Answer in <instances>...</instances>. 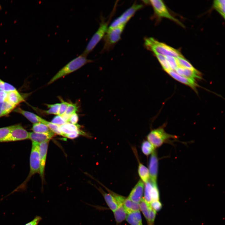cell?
<instances>
[{
  "label": "cell",
  "instance_id": "30bf717a",
  "mask_svg": "<svg viewBox=\"0 0 225 225\" xmlns=\"http://www.w3.org/2000/svg\"><path fill=\"white\" fill-rule=\"evenodd\" d=\"M144 188L145 201L149 203L151 202L159 200V193L157 182L150 180L145 183Z\"/></svg>",
  "mask_w": 225,
  "mask_h": 225
},
{
  "label": "cell",
  "instance_id": "e575fe53",
  "mask_svg": "<svg viewBox=\"0 0 225 225\" xmlns=\"http://www.w3.org/2000/svg\"><path fill=\"white\" fill-rule=\"evenodd\" d=\"M60 100L61 102L60 104L58 115L61 116L65 113L69 103L64 101L62 99Z\"/></svg>",
  "mask_w": 225,
  "mask_h": 225
},
{
  "label": "cell",
  "instance_id": "d6986e66",
  "mask_svg": "<svg viewBox=\"0 0 225 225\" xmlns=\"http://www.w3.org/2000/svg\"><path fill=\"white\" fill-rule=\"evenodd\" d=\"M6 101L16 107L20 103L24 101L22 96L17 90L7 92Z\"/></svg>",
  "mask_w": 225,
  "mask_h": 225
},
{
  "label": "cell",
  "instance_id": "7bdbcfd3",
  "mask_svg": "<svg viewBox=\"0 0 225 225\" xmlns=\"http://www.w3.org/2000/svg\"><path fill=\"white\" fill-rule=\"evenodd\" d=\"M80 134L77 133L64 134L63 136L70 139H74L77 138Z\"/></svg>",
  "mask_w": 225,
  "mask_h": 225
},
{
  "label": "cell",
  "instance_id": "ffe728a7",
  "mask_svg": "<svg viewBox=\"0 0 225 225\" xmlns=\"http://www.w3.org/2000/svg\"><path fill=\"white\" fill-rule=\"evenodd\" d=\"M15 111L23 115L33 124L42 123L43 118L33 113L24 110L20 108H16Z\"/></svg>",
  "mask_w": 225,
  "mask_h": 225
},
{
  "label": "cell",
  "instance_id": "cb8c5ba5",
  "mask_svg": "<svg viewBox=\"0 0 225 225\" xmlns=\"http://www.w3.org/2000/svg\"><path fill=\"white\" fill-rule=\"evenodd\" d=\"M140 209L142 211L147 221L148 225H150L149 208L150 205L142 198L139 203Z\"/></svg>",
  "mask_w": 225,
  "mask_h": 225
},
{
  "label": "cell",
  "instance_id": "44dd1931",
  "mask_svg": "<svg viewBox=\"0 0 225 225\" xmlns=\"http://www.w3.org/2000/svg\"><path fill=\"white\" fill-rule=\"evenodd\" d=\"M123 206L127 214L139 211L140 209L139 203L134 202L128 198L125 199Z\"/></svg>",
  "mask_w": 225,
  "mask_h": 225
},
{
  "label": "cell",
  "instance_id": "f35d334b",
  "mask_svg": "<svg viewBox=\"0 0 225 225\" xmlns=\"http://www.w3.org/2000/svg\"><path fill=\"white\" fill-rule=\"evenodd\" d=\"M78 121V115L75 113L71 115L68 122L74 124H77Z\"/></svg>",
  "mask_w": 225,
  "mask_h": 225
},
{
  "label": "cell",
  "instance_id": "9c48e42d",
  "mask_svg": "<svg viewBox=\"0 0 225 225\" xmlns=\"http://www.w3.org/2000/svg\"><path fill=\"white\" fill-rule=\"evenodd\" d=\"M29 132L21 125H15V127L1 142L23 140L29 139Z\"/></svg>",
  "mask_w": 225,
  "mask_h": 225
},
{
  "label": "cell",
  "instance_id": "1f68e13d",
  "mask_svg": "<svg viewBox=\"0 0 225 225\" xmlns=\"http://www.w3.org/2000/svg\"><path fill=\"white\" fill-rule=\"evenodd\" d=\"M60 103H57L52 104H47L46 105L49 109L44 111V113L48 114H53L58 115Z\"/></svg>",
  "mask_w": 225,
  "mask_h": 225
},
{
  "label": "cell",
  "instance_id": "ab89813d",
  "mask_svg": "<svg viewBox=\"0 0 225 225\" xmlns=\"http://www.w3.org/2000/svg\"><path fill=\"white\" fill-rule=\"evenodd\" d=\"M42 219V218L40 216H37L32 220L25 225H38Z\"/></svg>",
  "mask_w": 225,
  "mask_h": 225
},
{
  "label": "cell",
  "instance_id": "277c9868",
  "mask_svg": "<svg viewBox=\"0 0 225 225\" xmlns=\"http://www.w3.org/2000/svg\"><path fill=\"white\" fill-rule=\"evenodd\" d=\"M147 4L151 5L152 7L155 14L158 18H166L175 22L180 25H184L179 20L173 17L168 10L163 2L161 0L143 1Z\"/></svg>",
  "mask_w": 225,
  "mask_h": 225
},
{
  "label": "cell",
  "instance_id": "603a6c76",
  "mask_svg": "<svg viewBox=\"0 0 225 225\" xmlns=\"http://www.w3.org/2000/svg\"><path fill=\"white\" fill-rule=\"evenodd\" d=\"M115 221L117 223H120L124 221L127 216L126 213L123 205L119 206L114 212Z\"/></svg>",
  "mask_w": 225,
  "mask_h": 225
},
{
  "label": "cell",
  "instance_id": "52a82bcc",
  "mask_svg": "<svg viewBox=\"0 0 225 225\" xmlns=\"http://www.w3.org/2000/svg\"><path fill=\"white\" fill-rule=\"evenodd\" d=\"M126 24H122L110 30H108L104 38L103 50H108L120 39Z\"/></svg>",
  "mask_w": 225,
  "mask_h": 225
},
{
  "label": "cell",
  "instance_id": "4dcf8cb0",
  "mask_svg": "<svg viewBox=\"0 0 225 225\" xmlns=\"http://www.w3.org/2000/svg\"><path fill=\"white\" fill-rule=\"evenodd\" d=\"M154 54L160 63L163 70L167 72L171 70L165 56L156 53H154Z\"/></svg>",
  "mask_w": 225,
  "mask_h": 225
},
{
  "label": "cell",
  "instance_id": "f546056e",
  "mask_svg": "<svg viewBox=\"0 0 225 225\" xmlns=\"http://www.w3.org/2000/svg\"><path fill=\"white\" fill-rule=\"evenodd\" d=\"M16 107L7 101H5L1 104V110L3 116L8 115Z\"/></svg>",
  "mask_w": 225,
  "mask_h": 225
},
{
  "label": "cell",
  "instance_id": "ba28073f",
  "mask_svg": "<svg viewBox=\"0 0 225 225\" xmlns=\"http://www.w3.org/2000/svg\"><path fill=\"white\" fill-rule=\"evenodd\" d=\"M143 7L142 4L134 3L111 24L108 30H110L122 24H126L136 12Z\"/></svg>",
  "mask_w": 225,
  "mask_h": 225
},
{
  "label": "cell",
  "instance_id": "d4e9b609",
  "mask_svg": "<svg viewBox=\"0 0 225 225\" xmlns=\"http://www.w3.org/2000/svg\"><path fill=\"white\" fill-rule=\"evenodd\" d=\"M141 148L142 153L144 155L148 156L155 151V148L148 140H145L141 144Z\"/></svg>",
  "mask_w": 225,
  "mask_h": 225
},
{
  "label": "cell",
  "instance_id": "d6a6232c",
  "mask_svg": "<svg viewBox=\"0 0 225 225\" xmlns=\"http://www.w3.org/2000/svg\"><path fill=\"white\" fill-rule=\"evenodd\" d=\"M165 57L171 70L175 71L176 68L178 67L176 58L171 56Z\"/></svg>",
  "mask_w": 225,
  "mask_h": 225
},
{
  "label": "cell",
  "instance_id": "ac0fdd59",
  "mask_svg": "<svg viewBox=\"0 0 225 225\" xmlns=\"http://www.w3.org/2000/svg\"><path fill=\"white\" fill-rule=\"evenodd\" d=\"M97 189L103 196L105 201L110 210L114 212L118 207V204L114 197L109 193L105 192L100 187Z\"/></svg>",
  "mask_w": 225,
  "mask_h": 225
},
{
  "label": "cell",
  "instance_id": "7c38bea8",
  "mask_svg": "<svg viewBox=\"0 0 225 225\" xmlns=\"http://www.w3.org/2000/svg\"><path fill=\"white\" fill-rule=\"evenodd\" d=\"M148 169L150 180L153 182H157L158 171V160L156 150L151 154L150 157Z\"/></svg>",
  "mask_w": 225,
  "mask_h": 225
},
{
  "label": "cell",
  "instance_id": "3957f363",
  "mask_svg": "<svg viewBox=\"0 0 225 225\" xmlns=\"http://www.w3.org/2000/svg\"><path fill=\"white\" fill-rule=\"evenodd\" d=\"M165 125L151 130L147 136V140L155 148L170 142L171 139H176L178 137L167 133L164 130Z\"/></svg>",
  "mask_w": 225,
  "mask_h": 225
},
{
  "label": "cell",
  "instance_id": "f6af8a7d",
  "mask_svg": "<svg viewBox=\"0 0 225 225\" xmlns=\"http://www.w3.org/2000/svg\"><path fill=\"white\" fill-rule=\"evenodd\" d=\"M1 8V6H0V9Z\"/></svg>",
  "mask_w": 225,
  "mask_h": 225
},
{
  "label": "cell",
  "instance_id": "8fae6325",
  "mask_svg": "<svg viewBox=\"0 0 225 225\" xmlns=\"http://www.w3.org/2000/svg\"><path fill=\"white\" fill-rule=\"evenodd\" d=\"M45 142L41 143L39 144V154L40 162V176L41 178L42 185L44 180V171L46 160L47 156L49 142Z\"/></svg>",
  "mask_w": 225,
  "mask_h": 225
},
{
  "label": "cell",
  "instance_id": "7a4b0ae2",
  "mask_svg": "<svg viewBox=\"0 0 225 225\" xmlns=\"http://www.w3.org/2000/svg\"><path fill=\"white\" fill-rule=\"evenodd\" d=\"M92 60L87 58V57L82 54L72 60L62 68L51 79L48 84H50L57 80L72 72L86 64L92 62Z\"/></svg>",
  "mask_w": 225,
  "mask_h": 225
},
{
  "label": "cell",
  "instance_id": "d590c367",
  "mask_svg": "<svg viewBox=\"0 0 225 225\" xmlns=\"http://www.w3.org/2000/svg\"><path fill=\"white\" fill-rule=\"evenodd\" d=\"M78 109L77 105L76 104L69 103L65 113L71 115L76 113L78 110Z\"/></svg>",
  "mask_w": 225,
  "mask_h": 225
},
{
  "label": "cell",
  "instance_id": "b9f144b4",
  "mask_svg": "<svg viewBox=\"0 0 225 225\" xmlns=\"http://www.w3.org/2000/svg\"><path fill=\"white\" fill-rule=\"evenodd\" d=\"M7 95V92L3 91H0V103H2L6 100Z\"/></svg>",
  "mask_w": 225,
  "mask_h": 225
},
{
  "label": "cell",
  "instance_id": "4fadbf2b",
  "mask_svg": "<svg viewBox=\"0 0 225 225\" xmlns=\"http://www.w3.org/2000/svg\"><path fill=\"white\" fill-rule=\"evenodd\" d=\"M144 187V182L139 180L131 191L128 198L134 202L139 203L142 198Z\"/></svg>",
  "mask_w": 225,
  "mask_h": 225
},
{
  "label": "cell",
  "instance_id": "2e32d148",
  "mask_svg": "<svg viewBox=\"0 0 225 225\" xmlns=\"http://www.w3.org/2000/svg\"><path fill=\"white\" fill-rule=\"evenodd\" d=\"M175 71L181 76L195 80L202 78L201 73L196 69L192 70L178 67Z\"/></svg>",
  "mask_w": 225,
  "mask_h": 225
},
{
  "label": "cell",
  "instance_id": "e0dca14e",
  "mask_svg": "<svg viewBox=\"0 0 225 225\" xmlns=\"http://www.w3.org/2000/svg\"><path fill=\"white\" fill-rule=\"evenodd\" d=\"M132 149L133 152L138 162V173L140 178V180L144 183H146L150 179V176L148 168L143 164L139 160L137 155L136 149L134 148Z\"/></svg>",
  "mask_w": 225,
  "mask_h": 225
},
{
  "label": "cell",
  "instance_id": "6da1fadb",
  "mask_svg": "<svg viewBox=\"0 0 225 225\" xmlns=\"http://www.w3.org/2000/svg\"><path fill=\"white\" fill-rule=\"evenodd\" d=\"M144 45L148 50L166 56H171L177 58L183 57L180 51L163 42H160L153 38H145Z\"/></svg>",
  "mask_w": 225,
  "mask_h": 225
},
{
  "label": "cell",
  "instance_id": "5b68a950",
  "mask_svg": "<svg viewBox=\"0 0 225 225\" xmlns=\"http://www.w3.org/2000/svg\"><path fill=\"white\" fill-rule=\"evenodd\" d=\"M39 144L32 142V148L30 157V172L25 181L20 186H25L26 183L31 177L36 173H40V162L39 154Z\"/></svg>",
  "mask_w": 225,
  "mask_h": 225
},
{
  "label": "cell",
  "instance_id": "484cf974",
  "mask_svg": "<svg viewBox=\"0 0 225 225\" xmlns=\"http://www.w3.org/2000/svg\"><path fill=\"white\" fill-rule=\"evenodd\" d=\"M32 130L33 132L37 133H47L52 132L46 124L41 122L33 124Z\"/></svg>",
  "mask_w": 225,
  "mask_h": 225
},
{
  "label": "cell",
  "instance_id": "8992f818",
  "mask_svg": "<svg viewBox=\"0 0 225 225\" xmlns=\"http://www.w3.org/2000/svg\"><path fill=\"white\" fill-rule=\"evenodd\" d=\"M109 23V21L102 20L99 28L90 39L82 54L87 57L104 38L108 30Z\"/></svg>",
  "mask_w": 225,
  "mask_h": 225
},
{
  "label": "cell",
  "instance_id": "8d00e7d4",
  "mask_svg": "<svg viewBox=\"0 0 225 225\" xmlns=\"http://www.w3.org/2000/svg\"><path fill=\"white\" fill-rule=\"evenodd\" d=\"M149 204L151 208L156 212L159 211L162 208V204L159 200L152 201Z\"/></svg>",
  "mask_w": 225,
  "mask_h": 225
},
{
  "label": "cell",
  "instance_id": "4316f807",
  "mask_svg": "<svg viewBox=\"0 0 225 225\" xmlns=\"http://www.w3.org/2000/svg\"><path fill=\"white\" fill-rule=\"evenodd\" d=\"M225 0H216L213 2V7L223 18H225Z\"/></svg>",
  "mask_w": 225,
  "mask_h": 225
},
{
  "label": "cell",
  "instance_id": "60d3db41",
  "mask_svg": "<svg viewBox=\"0 0 225 225\" xmlns=\"http://www.w3.org/2000/svg\"><path fill=\"white\" fill-rule=\"evenodd\" d=\"M15 88L12 85L8 83L5 82L4 85V91L8 92L10 91L16 90Z\"/></svg>",
  "mask_w": 225,
  "mask_h": 225
},
{
  "label": "cell",
  "instance_id": "9a60e30c",
  "mask_svg": "<svg viewBox=\"0 0 225 225\" xmlns=\"http://www.w3.org/2000/svg\"><path fill=\"white\" fill-rule=\"evenodd\" d=\"M55 136V134L52 132L47 133H37L34 132H29V139L32 142L39 144L41 143L49 141Z\"/></svg>",
  "mask_w": 225,
  "mask_h": 225
},
{
  "label": "cell",
  "instance_id": "836d02e7",
  "mask_svg": "<svg viewBox=\"0 0 225 225\" xmlns=\"http://www.w3.org/2000/svg\"><path fill=\"white\" fill-rule=\"evenodd\" d=\"M15 126V125H14L0 128V142L8 134Z\"/></svg>",
  "mask_w": 225,
  "mask_h": 225
},
{
  "label": "cell",
  "instance_id": "83f0119b",
  "mask_svg": "<svg viewBox=\"0 0 225 225\" xmlns=\"http://www.w3.org/2000/svg\"><path fill=\"white\" fill-rule=\"evenodd\" d=\"M46 124L50 130L54 134L63 135L60 128V126L49 122L43 118L42 122Z\"/></svg>",
  "mask_w": 225,
  "mask_h": 225
},
{
  "label": "cell",
  "instance_id": "74e56055",
  "mask_svg": "<svg viewBox=\"0 0 225 225\" xmlns=\"http://www.w3.org/2000/svg\"><path fill=\"white\" fill-rule=\"evenodd\" d=\"M51 122L59 126L63 125L66 123L62 116L58 115L54 117L52 119Z\"/></svg>",
  "mask_w": 225,
  "mask_h": 225
},
{
  "label": "cell",
  "instance_id": "5bb4252c",
  "mask_svg": "<svg viewBox=\"0 0 225 225\" xmlns=\"http://www.w3.org/2000/svg\"><path fill=\"white\" fill-rule=\"evenodd\" d=\"M167 73L175 80L190 87L197 92V87L198 85L195 82V80L181 76L174 71L170 70Z\"/></svg>",
  "mask_w": 225,
  "mask_h": 225
},
{
  "label": "cell",
  "instance_id": "7402d4cb",
  "mask_svg": "<svg viewBox=\"0 0 225 225\" xmlns=\"http://www.w3.org/2000/svg\"><path fill=\"white\" fill-rule=\"evenodd\" d=\"M126 219L131 225H143L139 211L128 214Z\"/></svg>",
  "mask_w": 225,
  "mask_h": 225
},
{
  "label": "cell",
  "instance_id": "ee69618b",
  "mask_svg": "<svg viewBox=\"0 0 225 225\" xmlns=\"http://www.w3.org/2000/svg\"><path fill=\"white\" fill-rule=\"evenodd\" d=\"M5 82L0 79V91H4Z\"/></svg>",
  "mask_w": 225,
  "mask_h": 225
},
{
  "label": "cell",
  "instance_id": "f1b7e54d",
  "mask_svg": "<svg viewBox=\"0 0 225 225\" xmlns=\"http://www.w3.org/2000/svg\"><path fill=\"white\" fill-rule=\"evenodd\" d=\"M176 59L178 67L192 70L196 69L190 62L183 56L176 58Z\"/></svg>",
  "mask_w": 225,
  "mask_h": 225
}]
</instances>
